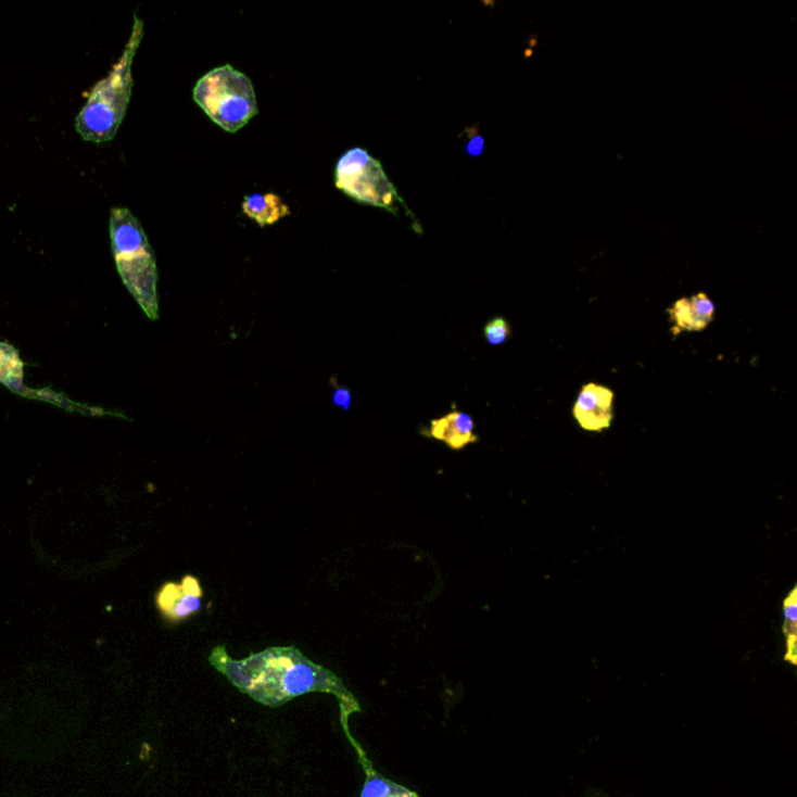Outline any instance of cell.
Segmentation results:
<instances>
[{
  "label": "cell",
  "instance_id": "6",
  "mask_svg": "<svg viewBox=\"0 0 797 797\" xmlns=\"http://www.w3.org/2000/svg\"><path fill=\"white\" fill-rule=\"evenodd\" d=\"M203 589L192 574H186L181 583H167L156 595V606L167 622L179 623L195 616L201 608Z\"/></svg>",
  "mask_w": 797,
  "mask_h": 797
},
{
  "label": "cell",
  "instance_id": "2",
  "mask_svg": "<svg viewBox=\"0 0 797 797\" xmlns=\"http://www.w3.org/2000/svg\"><path fill=\"white\" fill-rule=\"evenodd\" d=\"M143 38V21L135 14L131 36L121 59L103 80L97 83L75 118V129L85 141L103 143L116 138L127 114L132 92V61Z\"/></svg>",
  "mask_w": 797,
  "mask_h": 797
},
{
  "label": "cell",
  "instance_id": "13",
  "mask_svg": "<svg viewBox=\"0 0 797 797\" xmlns=\"http://www.w3.org/2000/svg\"><path fill=\"white\" fill-rule=\"evenodd\" d=\"M360 797H419L416 793L405 786L382 777V775L369 774L366 779Z\"/></svg>",
  "mask_w": 797,
  "mask_h": 797
},
{
  "label": "cell",
  "instance_id": "3",
  "mask_svg": "<svg viewBox=\"0 0 797 797\" xmlns=\"http://www.w3.org/2000/svg\"><path fill=\"white\" fill-rule=\"evenodd\" d=\"M110 235L122 282L141 305L143 314L156 321L160 318L156 258L142 225L127 207H114Z\"/></svg>",
  "mask_w": 797,
  "mask_h": 797
},
{
  "label": "cell",
  "instance_id": "12",
  "mask_svg": "<svg viewBox=\"0 0 797 797\" xmlns=\"http://www.w3.org/2000/svg\"><path fill=\"white\" fill-rule=\"evenodd\" d=\"M784 634L786 638L785 659L796 666L797 662V587H793L784 602Z\"/></svg>",
  "mask_w": 797,
  "mask_h": 797
},
{
  "label": "cell",
  "instance_id": "1",
  "mask_svg": "<svg viewBox=\"0 0 797 797\" xmlns=\"http://www.w3.org/2000/svg\"><path fill=\"white\" fill-rule=\"evenodd\" d=\"M211 666L254 701L279 707L307 693H332L347 713L358 712L357 701L332 671L312 662L294 646H273L245 659H231L225 646L210 656Z\"/></svg>",
  "mask_w": 797,
  "mask_h": 797
},
{
  "label": "cell",
  "instance_id": "10",
  "mask_svg": "<svg viewBox=\"0 0 797 797\" xmlns=\"http://www.w3.org/2000/svg\"><path fill=\"white\" fill-rule=\"evenodd\" d=\"M473 429H476V422L468 413L455 410L443 416V418L433 419L430 422L429 432L422 430V434L443 441L448 447L459 451V448L479 441V437L473 432Z\"/></svg>",
  "mask_w": 797,
  "mask_h": 797
},
{
  "label": "cell",
  "instance_id": "9",
  "mask_svg": "<svg viewBox=\"0 0 797 797\" xmlns=\"http://www.w3.org/2000/svg\"><path fill=\"white\" fill-rule=\"evenodd\" d=\"M673 336L681 332H701L716 318V304L706 293L692 298H681L669 308Z\"/></svg>",
  "mask_w": 797,
  "mask_h": 797
},
{
  "label": "cell",
  "instance_id": "16",
  "mask_svg": "<svg viewBox=\"0 0 797 797\" xmlns=\"http://www.w3.org/2000/svg\"><path fill=\"white\" fill-rule=\"evenodd\" d=\"M483 149H484L483 136L479 135V132H476V135L470 136L468 143H466V152H468L470 156H480V154L483 153Z\"/></svg>",
  "mask_w": 797,
  "mask_h": 797
},
{
  "label": "cell",
  "instance_id": "14",
  "mask_svg": "<svg viewBox=\"0 0 797 797\" xmlns=\"http://www.w3.org/2000/svg\"><path fill=\"white\" fill-rule=\"evenodd\" d=\"M513 329L509 322L505 318L497 317L491 319L486 326H484V339L491 346H501L506 340L511 337Z\"/></svg>",
  "mask_w": 797,
  "mask_h": 797
},
{
  "label": "cell",
  "instance_id": "15",
  "mask_svg": "<svg viewBox=\"0 0 797 797\" xmlns=\"http://www.w3.org/2000/svg\"><path fill=\"white\" fill-rule=\"evenodd\" d=\"M332 383L333 387H336V391H333L332 394L333 404H336L339 408H343V410H350L352 402L351 391L344 387H337L336 382Z\"/></svg>",
  "mask_w": 797,
  "mask_h": 797
},
{
  "label": "cell",
  "instance_id": "8",
  "mask_svg": "<svg viewBox=\"0 0 797 797\" xmlns=\"http://www.w3.org/2000/svg\"><path fill=\"white\" fill-rule=\"evenodd\" d=\"M0 383L10 388L14 393L24 394V396L42 399V401L53 402V404L61 405V407L72 408V410L78 408L77 404L67 401L64 396L52 393V391H36L24 387L23 360H21L17 351L9 343H0Z\"/></svg>",
  "mask_w": 797,
  "mask_h": 797
},
{
  "label": "cell",
  "instance_id": "5",
  "mask_svg": "<svg viewBox=\"0 0 797 797\" xmlns=\"http://www.w3.org/2000/svg\"><path fill=\"white\" fill-rule=\"evenodd\" d=\"M336 181L337 188L357 203L397 214V204L402 200L396 186L388 178L382 164L366 150L355 147L340 157Z\"/></svg>",
  "mask_w": 797,
  "mask_h": 797
},
{
  "label": "cell",
  "instance_id": "4",
  "mask_svg": "<svg viewBox=\"0 0 797 797\" xmlns=\"http://www.w3.org/2000/svg\"><path fill=\"white\" fill-rule=\"evenodd\" d=\"M193 100L225 131L236 132L258 113L253 83L231 64L215 67L197 81Z\"/></svg>",
  "mask_w": 797,
  "mask_h": 797
},
{
  "label": "cell",
  "instance_id": "7",
  "mask_svg": "<svg viewBox=\"0 0 797 797\" xmlns=\"http://www.w3.org/2000/svg\"><path fill=\"white\" fill-rule=\"evenodd\" d=\"M573 418L587 432H603L613 421V393L609 388L587 383L573 405Z\"/></svg>",
  "mask_w": 797,
  "mask_h": 797
},
{
  "label": "cell",
  "instance_id": "11",
  "mask_svg": "<svg viewBox=\"0 0 797 797\" xmlns=\"http://www.w3.org/2000/svg\"><path fill=\"white\" fill-rule=\"evenodd\" d=\"M242 210L248 217L253 218L262 228L267 225L278 224L282 217H287L290 214V210L283 204L281 197L275 195V193H267V195L253 193V195H248L243 200Z\"/></svg>",
  "mask_w": 797,
  "mask_h": 797
}]
</instances>
